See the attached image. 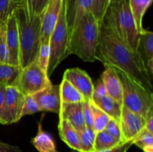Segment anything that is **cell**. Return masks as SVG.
Masks as SVG:
<instances>
[{
  "label": "cell",
  "mask_w": 153,
  "mask_h": 152,
  "mask_svg": "<svg viewBox=\"0 0 153 152\" xmlns=\"http://www.w3.org/2000/svg\"><path fill=\"white\" fill-rule=\"evenodd\" d=\"M96 60L104 66H111L135 80L153 93L151 81L146 69L135 51L122 41L118 36L106 25L100 26Z\"/></svg>",
  "instance_id": "1"
},
{
  "label": "cell",
  "mask_w": 153,
  "mask_h": 152,
  "mask_svg": "<svg viewBox=\"0 0 153 152\" xmlns=\"http://www.w3.org/2000/svg\"><path fill=\"white\" fill-rule=\"evenodd\" d=\"M20 52V68L29 65L37 58L40 46L42 13L30 18L25 4L15 8Z\"/></svg>",
  "instance_id": "2"
},
{
  "label": "cell",
  "mask_w": 153,
  "mask_h": 152,
  "mask_svg": "<svg viewBox=\"0 0 153 152\" xmlns=\"http://www.w3.org/2000/svg\"><path fill=\"white\" fill-rule=\"evenodd\" d=\"M100 24L90 12L84 15L70 34L68 53L75 55L85 62L96 61Z\"/></svg>",
  "instance_id": "3"
},
{
  "label": "cell",
  "mask_w": 153,
  "mask_h": 152,
  "mask_svg": "<svg viewBox=\"0 0 153 152\" xmlns=\"http://www.w3.org/2000/svg\"><path fill=\"white\" fill-rule=\"evenodd\" d=\"M102 24L111 28L123 43L136 52L140 33L136 28L128 0L111 3Z\"/></svg>",
  "instance_id": "4"
},
{
  "label": "cell",
  "mask_w": 153,
  "mask_h": 152,
  "mask_svg": "<svg viewBox=\"0 0 153 152\" xmlns=\"http://www.w3.org/2000/svg\"><path fill=\"white\" fill-rule=\"evenodd\" d=\"M115 69L122 83L123 106L146 118L149 110L153 108V93L125 73Z\"/></svg>",
  "instance_id": "5"
},
{
  "label": "cell",
  "mask_w": 153,
  "mask_h": 152,
  "mask_svg": "<svg viewBox=\"0 0 153 152\" xmlns=\"http://www.w3.org/2000/svg\"><path fill=\"white\" fill-rule=\"evenodd\" d=\"M69 37L70 35L66 16V0H63L59 16L49 39L50 55L47 69L49 77L53 73L57 66L69 56Z\"/></svg>",
  "instance_id": "6"
},
{
  "label": "cell",
  "mask_w": 153,
  "mask_h": 152,
  "mask_svg": "<svg viewBox=\"0 0 153 152\" xmlns=\"http://www.w3.org/2000/svg\"><path fill=\"white\" fill-rule=\"evenodd\" d=\"M51 83L47 72L40 68L35 60L29 65L21 69L13 86H16L26 96L37 93Z\"/></svg>",
  "instance_id": "7"
},
{
  "label": "cell",
  "mask_w": 153,
  "mask_h": 152,
  "mask_svg": "<svg viewBox=\"0 0 153 152\" xmlns=\"http://www.w3.org/2000/svg\"><path fill=\"white\" fill-rule=\"evenodd\" d=\"M25 98V95L16 86H6L2 125H10L20 120Z\"/></svg>",
  "instance_id": "8"
},
{
  "label": "cell",
  "mask_w": 153,
  "mask_h": 152,
  "mask_svg": "<svg viewBox=\"0 0 153 152\" xmlns=\"http://www.w3.org/2000/svg\"><path fill=\"white\" fill-rule=\"evenodd\" d=\"M119 123L122 134V142H126L132 141L145 128L146 120L140 115L122 106Z\"/></svg>",
  "instance_id": "9"
},
{
  "label": "cell",
  "mask_w": 153,
  "mask_h": 152,
  "mask_svg": "<svg viewBox=\"0 0 153 152\" xmlns=\"http://www.w3.org/2000/svg\"><path fill=\"white\" fill-rule=\"evenodd\" d=\"M6 41L8 64L20 67L19 41L15 10L6 22Z\"/></svg>",
  "instance_id": "10"
},
{
  "label": "cell",
  "mask_w": 153,
  "mask_h": 152,
  "mask_svg": "<svg viewBox=\"0 0 153 152\" xmlns=\"http://www.w3.org/2000/svg\"><path fill=\"white\" fill-rule=\"evenodd\" d=\"M62 3L63 0H49L42 13L40 43H49V39L59 16Z\"/></svg>",
  "instance_id": "11"
},
{
  "label": "cell",
  "mask_w": 153,
  "mask_h": 152,
  "mask_svg": "<svg viewBox=\"0 0 153 152\" xmlns=\"http://www.w3.org/2000/svg\"><path fill=\"white\" fill-rule=\"evenodd\" d=\"M41 111L59 113L61 110V98L60 85L51 83L49 86L33 95Z\"/></svg>",
  "instance_id": "12"
},
{
  "label": "cell",
  "mask_w": 153,
  "mask_h": 152,
  "mask_svg": "<svg viewBox=\"0 0 153 152\" xmlns=\"http://www.w3.org/2000/svg\"><path fill=\"white\" fill-rule=\"evenodd\" d=\"M136 53L141 61L147 75L152 81L153 75V33L144 29L139 35Z\"/></svg>",
  "instance_id": "13"
},
{
  "label": "cell",
  "mask_w": 153,
  "mask_h": 152,
  "mask_svg": "<svg viewBox=\"0 0 153 152\" xmlns=\"http://www.w3.org/2000/svg\"><path fill=\"white\" fill-rule=\"evenodd\" d=\"M63 78L70 82L83 95L85 101H92L94 82L86 72L79 68L67 69L64 73Z\"/></svg>",
  "instance_id": "14"
},
{
  "label": "cell",
  "mask_w": 153,
  "mask_h": 152,
  "mask_svg": "<svg viewBox=\"0 0 153 152\" xmlns=\"http://www.w3.org/2000/svg\"><path fill=\"white\" fill-rule=\"evenodd\" d=\"M92 1L93 0H66V16L69 35L82 16L91 11Z\"/></svg>",
  "instance_id": "15"
},
{
  "label": "cell",
  "mask_w": 153,
  "mask_h": 152,
  "mask_svg": "<svg viewBox=\"0 0 153 152\" xmlns=\"http://www.w3.org/2000/svg\"><path fill=\"white\" fill-rule=\"evenodd\" d=\"M58 114L59 119L68 121L76 131L86 127L84 118V101L77 103L62 102Z\"/></svg>",
  "instance_id": "16"
},
{
  "label": "cell",
  "mask_w": 153,
  "mask_h": 152,
  "mask_svg": "<svg viewBox=\"0 0 153 152\" xmlns=\"http://www.w3.org/2000/svg\"><path fill=\"white\" fill-rule=\"evenodd\" d=\"M101 80L105 86L107 95L123 106V86L116 69L111 66H105Z\"/></svg>",
  "instance_id": "17"
},
{
  "label": "cell",
  "mask_w": 153,
  "mask_h": 152,
  "mask_svg": "<svg viewBox=\"0 0 153 152\" xmlns=\"http://www.w3.org/2000/svg\"><path fill=\"white\" fill-rule=\"evenodd\" d=\"M58 131L61 139L69 147L78 152L82 151L77 131L68 121L59 119Z\"/></svg>",
  "instance_id": "18"
},
{
  "label": "cell",
  "mask_w": 153,
  "mask_h": 152,
  "mask_svg": "<svg viewBox=\"0 0 153 152\" xmlns=\"http://www.w3.org/2000/svg\"><path fill=\"white\" fill-rule=\"evenodd\" d=\"M31 144L39 152H58L53 138L43 131L41 122H39L37 134L31 139Z\"/></svg>",
  "instance_id": "19"
},
{
  "label": "cell",
  "mask_w": 153,
  "mask_h": 152,
  "mask_svg": "<svg viewBox=\"0 0 153 152\" xmlns=\"http://www.w3.org/2000/svg\"><path fill=\"white\" fill-rule=\"evenodd\" d=\"M152 1L153 0H128L136 28L139 33H141L144 30L143 27V18L147 9L152 4Z\"/></svg>",
  "instance_id": "20"
},
{
  "label": "cell",
  "mask_w": 153,
  "mask_h": 152,
  "mask_svg": "<svg viewBox=\"0 0 153 152\" xmlns=\"http://www.w3.org/2000/svg\"><path fill=\"white\" fill-rule=\"evenodd\" d=\"M93 102L111 119L120 122L122 105H120L117 101L106 95Z\"/></svg>",
  "instance_id": "21"
},
{
  "label": "cell",
  "mask_w": 153,
  "mask_h": 152,
  "mask_svg": "<svg viewBox=\"0 0 153 152\" xmlns=\"http://www.w3.org/2000/svg\"><path fill=\"white\" fill-rule=\"evenodd\" d=\"M60 92L61 101L64 103H77L85 101L83 95L66 79L63 78L60 84Z\"/></svg>",
  "instance_id": "22"
},
{
  "label": "cell",
  "mask_w": 153,
  "mask_h": 152,
  "mask_svg": "<svg viewBox=\"0 0 153 152\" xmlns=\"http://www.w3.org/2000/svg\"><path fill=\"white\" fill-rule=\"evenodd\" d=\"M20 70L19 66L0 63V84L6 86L13 85Z\"/></svg>",
  "instance_id": "23"
},
{
  "label": "cell",
  "mask_w": 153,
  "mask_h": 152,
  "mask_svg": "<svg viewBox=\"0 0 153 152\" xmlns=\"http://www.w3.org/2000/svg\"><path fill=\"white\" fill-rule=\"evenodd\" d=\"M79 143L81 146V152H94V141L97 133L90 128H84L83 129L78 131Z\"/></svg>",
  "instance_id": "24"
},
{
  "label": "cell",
  "mask_w": 153,
  "mask_h": 152,
  "mask_svg": "<svg viewBox=\"0 0 153 152\" xmlns=\"http://www.w3.org/2000/svg\"><path fill=\"white\" fill-rule=\"evenodd\" d=\"M91 109L93 113V126L92 129L96 133L104 131L106 125L111 118L99 108L93 101H91Z\"/></svg>",
  "instance_id": "25"
},
{
  "label": "cell",
  "mask_w": 153,
  "mask_h": 152,
  "mask_svg": "<svg viewBox=\"0 0 153 152\" xmlns=\"http://www.w3.org/2000/svg\"><path fill=\"white\" fill-rule=\"evenodd\" d=\"M120 143L119 141L111 137L105 131H100L96 134L94 141V151H101L112 148Z\"/></svg>",
  "instance_id": "26"
},
{
  "label": "cell",
  "mask_w": 153,
  "mask_h": 152,
  "mask_svg": "<svg viewBox=\"0 0 153 152\" xmlns=\"http://www.w3.org/2000/svg\"><path fill=\"white\" fill-rule=\"evenodd\" d=\"M133 145L143 151V152H153V134L145 128L132 140Z\"/></svg>",
  "instance_id": "27"
},
{
  "label": "cell",
  "mask_w": 153,
  "mask_h": 152,
  "mask_svg": "<svg viewBox=\"0 0 153 152\" xmlns=\"http://www.w3.org/2000/svg\"><path fill=\"white\" fill-rule=\"evenodd\" d=\"M111 4V0H93L91 13L100 24H102L105 14Z\"/></svg>",
  "instance_id": "28"
},
{
  "label": "cell",
  "mask_w": 153,
  "mask_h": 152,
  "mask_svg": "<svg viewBox=\"0 0 153 152\" xmlns=\"http://www.w3.org/2000/svg\"><path fill=\"white\" fill-rule=\"evenodd\" d=\"M49 55H50V47L49 43H40V49L37 53L36 61L37 64L40 66L42 69L47 72L48 65H49Z\"/></svg>",
  "instance_id": "29"
},
{
  "label": "cell",
  "mask_w": 153,
  "mask_h": 152,
  "mask_svg": "<svg viewBox=\"0 0 153 152\" xmlns=\"http://www.w3.org/2000/svg\"><path fill=\"white\" fill-rule=\"evenodd\" d=\"M49 0H25V6L29 17L40 15Z\"/></svg>",
  "instance_id": "30"
},
{
  "label": "cell",
  "mask_w": 153,
  "mask_h": 152,
  "mask_svg": "<svg viewBox=\"0 0 153 152\" xmlns=\"http://www.w3.org/2000/svg\"><path fill=\"white\" fill-rule=\"evenodd\" d=\"M16 7L12 0H0V26L6 24Z\"/></svg>",
  "instance_id": "31"
},
{
  "label": "cell",
  "mask_w": 153,
  "mask_h": 152,
  "mask_svg": "<svg viewBox=\"0 0 153 152\" xmlns=\"http://www.w3.org/2000/svg\"><path fill=\"white\" fill-rule=\"evenodd\" d=\"M38 112H41V110L33 95H26L23 107H22V113H21V119L27 115L34 114Z\"/></svg>",
  "instance_id": "32"
},
{
  "label": "cell",
  "mask_w": 153,
  "mask_h": 152,
  "mask_svg": "<svg viewBox=\"0 0 153 152\" xmlns=\"http://www.w3.org/2000/svg\"><path fill=\"white\" fill-rule=\"evenodd\" d=\"M0 63H8L6 41V24L0 26Z\"/></svg>",
  "instance_id": "33"
},
{
  "label": "cell",
  "mask_w": 153,
  "mask_h": 152,
  "mask_svg": "<svg viewBox=\"0 0 153 152\" xmlns=\"http://www.w3.org/2000/svg\"><path fill=\"white\" fill-rule=\"evenodd\" d=\"M108 134L122 143V134H121L120 123L115 119H111L104 130Z\"/></svg>",
  "instance_id": "34"
},
{
  "label": "cell",
  "mask_w": 153,
  "mask_h": 152,
  "mask_svg": "<svg viewBox=\"0 0 153 152\" xmlns=\"http://www.w3.org/2000/svg\"><path fill=\"white\" fill-rule=\"evenodd\" d=\"M107 95V91H106L105 86L103 83L101 78L98 79L95 83H94V89H93V95L92 101H94L102 97Z\"/></svg>",
  "instance_id": "35"
},
{
  "label": "cell",
  "mask_w": 153,
  "mask_h": 152,
  "mask_svg": "<svg viewBox=\"0 0 153 152\" xmlns=\"http://www.w3.org/2000/svg\"><path fill=\"white\" fill-rule=\"evenodd\" d=\"M84 118L85 126L92 128L93 126V113L91 106V101H84Z\"/></svg>",
  "instance_id": "36"
},
{
  "label": "cell",
  "mask_w": 153,
  "mask_h": 152,
  "mask_svg": "<svg viewBox=\"0 0 153 152\" xmlns=\"http://www.w3.org/2000/svg\"><path fill=\"white\" fill-rule=\"evenodd\" d=\"M132 145H133L132 141H128V142H126L120 143V144L115 146V147L112 148L101 151H94V152H127Z\"/></svg>",
  "instance_id": "37"
},
{
  "label": "cell",
  "mask_w": 153,
  "mask_h": 152,
  "mask_svg": "<svg viewBox=\"0 0 153 152\" xmlns=\"http://www.w3.org/2000/svg\"><path fill=\"white\" fill-rule=\"evenodd\" d=\"M6 86L0 84V124H3V115L4 110Z\"/></svg>",
  "instance_id": "38"
},
{
  "label": "cell",
  "mask_w": 153,
  "mask_h": 152,
  "mask_svg": "<svg viewBox=\"0 0 153 152\" xmlns=\"http://www.w3.org/2000/svg\"><path fill=\"white\" fill-rule=\"evenodd\" d=\"M0 152H22L19 147L0 141Z\"/></svg>",
  "instance_id": "39"
},
{
  "label": "cell",
  "mask_w": 153,
  "mask_h": 152,
  "mask_svg": "<svg viewBox=\"0 0 153 152\" xmlns=\"http://www.w3.org/2000/svg\"><path fill=\"white\" fill-rule=\"evenodd\" d=\"M145 120H146L145 129L151 134H153V108L149 110L147 116L145 118Z\"/></svg>",
  "instance_id": "40"
},
{
  "label": "cell",
  "mask_w": 153,
  "mask_h": 152,
  "mask_svg": "<svg viewBox=\"0 0 153 152\" xmlns=\"http://www.w3.org/2000/svg\"><path fill=\"white\" fill-rule=\"evenodd\" d=\"M16 6L23 5L25 4V0H12Z\"/></svg>",
  "instance_id": "41"
},
{
  "label": "cell",
  "mask_w": 153,
  "mask_h": 152,
  "mask_svg": "<svg viewBox=\"0 0 153 152\" xmlns=\"http://www.w3.org/2000/svg\"><path fill=\"white\" fill-rule=\"evenodd\" d=\"M122 1V0H111V2H117V1Z\"/></svg>",
  "instance_id": "42"
},
{
  "label": "cell",
  "mask_w": 153,
  "mask_h": 152,
  "mask_svg": "<svg viewBox=\"0 0 153 152\" xmlns=\"http://www.w3.org/2000/svg\"><path fill=\"white\" fill-rule=\"evenodd\" d=\"M77 152H78V151H77Z\"/></svg>",
  "instance_id": "43"
}]
</instances>
